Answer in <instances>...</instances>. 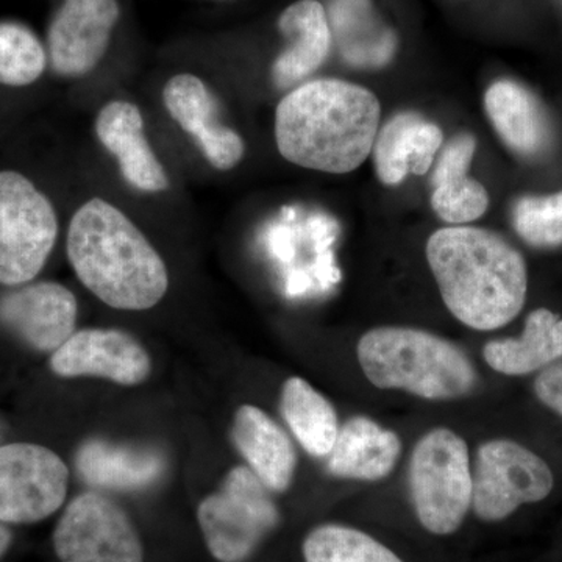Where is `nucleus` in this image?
Here are the masks:
<instances>
[{
    "instance_id": "1",
    "label": "nucleus",
    "mask_w": 562,
    "mask_h": 562,
    "mask_svg": "<svg viewBox=\"0 0 562 562\" xmlns=\"http://www.w3.org/2000/svg\"><path fill=\"white\" fill-rule=\"evenodd\" d=\"M382 106L372 91L338 79L306 81L276 111L281 157L312 171L349 173L368 160Z\"/></svg>"
},
{
    "instance_id": "2",
    "label": "nucleus",
    "mask_w": 562,
    "mask_h": 562,
    "mask_svg": "<svg viewBox=\"0 0 562 562\" xmlns=\"http://www.w3.org/2000/svg\"><path fill=\"white\" fill-rule=\"evenodd\" d=\"M427 260L443 303L465 327L497 330L522 312L527 265L497 233L469 225L441 228L428 239Z\"/></svg>"
},
{
    "instance_id": "3",
    "label": "nucleus",
    "mask_w": 562,
    "mask_h": 562,
    "mask_svg": "<svg viewBox=\"0 0 562 562\" xmlns=\"http://www.w3.org/2000/svg\"><path fill=\"white\" fill-rule=\"evenodd\" d=\"M66 250L83 286L111 308L144 312L169 290L165 261L135 222L94 198L69 222Z\"/></svg>"
},
{
    "instance_id": "4",
    "label": "nucleus",
    "mask_w": 562,
    "mask_h": 562,
    "mask_svg": "<svg viewBox=\"0 0 562 562\" xmlns=\"http://www.w3.org/2000/svg\"><path fill=\"white\" fill-rule=\"evenodd\" d=\"M357 355L366 379L379 390L452 401L471 394L479 383L476 369L460 347L417 328H373L361 336Z\"/></svg>"
},
{
    "instance_id": "5",
    "label": "nucleus",
    "mask_w": 562,
    "mask_h": 562,
    "mask_svg": "<svg viewBox=\"0 0 562 562\" xmlns=\"http://www.w3.org/2000/svg\"><path fill=\"white\" fill-rule=\"evenodd\" d=\"M469 447L449 428L422 436L409 462V494L422 527L435 536L460 530L472 509Z\"/></svg>"
},
{
    "instance_id": "6",
    "label": "nucleus",
    "mask_w": 562,
    "mask_h": 562,
    "mask_svg": "<svg viewBox=\"0 0 562 562\" xmlns=\"http://www.w3.org/2000/svg\"><path fill=\"white\" fill-rule=\"evenodd\" d=\"M198 520L214 560L246 562L276 530L280 513L271 491L249 468L238 465L228 472L220 491L203 498Z\"/></svg>"
},
{
    "instance_id": "7",
    "label": "nucleus",
    "mask_w": 562,
    "mask_h": 562,
    "mask_svg": "<svg viewBox=\"0 0 562 562\" xmlns=\"http://www.w3.org/2000/svg\"><path fill=\"white\" fill-rule=\"evenodd\" d=\"M58 238L57 211L24 173L0 171V284L35 279Z\"/></svg>"
},
{
    "instance_id": "8",
    "label": "nucleus",
    "mask_w": 562,
    "mask_h": 562,
    "mask_svg": "<svg viewBox=\"0 0 562 562\" xmlns=\"http://www.w3.org/2000/svg\"><path fill=\"white\" fill-rule=\"evenodd\" d=\"M472 509L483 522H502L522 505L542 502L553 491V472L527 447L509 439L480 446L472 473Z\"/></svg>"
},
{
    "instance_id": "9",
    "label": "nucleus",
    "mask_w": 562,
    "mask_h": 562,
    "mask_svg": "<svg viewBox=\"0 0 562 562\" xmlns=\"http://www.w3.org/2000/svg\"><path fill=\"white\" fill-rule=\"evenodd\" d=\"M61 562H144L138 531L121 505L99 492H85L65 509L54 531Z\"/></svg>"
},
{
    "instance_id": "10",
    "label": "nucleus",
    "mask_w": 562,
    "mask_h": 562,
    "mask_svg": "<svg viewBox=\"0 0 562 562\" xmlns=\"http://www.w3.org/2000/svg\"><path fill=\"white\" fill-rule=\"evenodd\" d=\"M69 471L61 458L35 443L0 447V522L35 524L61 508Z\"/></svg>"
},
{
    "instance_id": "11",
    "label": "nucleus",
    "mask_w": 562,
    "mask_h": 562,
    "mask_svg": "<svg viewBox=\"0 0 562 562\" xmlns=\"http://www.w3.org/2000/svg\"><path fill=\"white\" fill-rule=\"evenodd\" d=\"M121 20L120 0H63L47 32L50 68L81 79L103 60Z\"/></svg>"
},
{
    "instance_id": "12",
    "label": "nucleus",
    "mask_w": 562,
    "mask_h": 562,
    "mask_svg": "<svg viewBox=\"0 0 562 562\" xmlns=\"http://www.w3.org/2000/svg\"><path fill=\"white\" fill-rule=\"evenodd\" d=\"M50 369L63 379L98 376L124 386L149 379V353L133 336L111 328H87L74 333L54 351Z\"/></svg>"
},
{
    "instance_id": "13",
    "label": "nucleus",
    "mask_w": 562,
    "mask_h": 562,
    "mask_svg": "<svg viewBox=\"0 0 562 562\" xmlns=\"http://www.w3.org/2000/svg\"><path fill=\"white\" fill-rule=\"evenodd\" d=\"M162 102L181 131L192 136L203 157L217 171H231L243 160L246 144L220 120L217 103L205 81L194 74H177L162 90Z\"/></svg>"
},
{
    "instance_id": "14",
    "label": "nucleus",
    "mask_w": 562,
    "mask_h": 562,
    "mask_svg": "<svg viewBox=\"0 0 562 562\" xmlns=\"http://www.w3.org/2000/svg\"><path fill=\"white\" fill-rule=\"evenodd\" d=\"M0 322L40 351H55L76 330L77 299L60 283L40 281L0 297Z\"/></svg>"
},
{
    "instance_id": "15",
    "label": "nucleus",
    "mask_w": 562,
    "mask_h": 562,
    "mask_svg": "<svg viewBox=\"0 0 562 562\" xmlns=\"http://www.w3.org/2000/svg\"><path fill=\"white\" fill-rule=\"evenodd\" d=\"M99 143L116 158L124 180L135 190L157 194L169 188V177L144 133L143 114L127 101H111L95 117Z\"/></svg>"
},
{
    "instance_id": "16",
    "label": "nucleus",
    "mask_w": 562,
    "mask_h": 562,
    "mask_svg": "<svg viewBox=\"0 0 562 562\" xmlns=\"http://www.w3.org/2000/svg\"><path fill=\"white\" fill-rule=\"evenodd\" d=\"M442 143L443 133L435 122L412 111L394 114L373 143L376 176L386 187L402 183L409 173L425 176Z\"/></svg>"
},
{
    "instance_id": "17",
    "label": "nucleus",
    "mask_w": 562,
    "mask_h": 562,
    "mask_svg": "<svg viewBox=\"0 0 562 562\" xmlns=\"http://www.w3.org/2000/svg\"><path fill=\"white\" fill-rule=\"evenodd\" d=\"M279 31L286 46L273 61L272 79L277 87L290 88L316 72L330 54L327 11L317 0H297L280 14Z\"/></svg>"
},
{
    "instance_id": "18",
    "label": "nucleus",
    "mask_w": 562,
    "mask_h": 562,
    "mask_svg": "<svg viewBox=\"0 0 562 562\" xmlns=\"http://www.w3.org/2000/svg\"><path fill=\"white\" fill-rule=\"evenodd\" d=\"M233 442L249 469L271 492L291 486L297 468L294 443L268 413L244 405L235 414Z\"/></svg>"
},
{
    "instance_id": "19",
    "label": "nucleus",
    "mask_w": 562,
    "mask_h": 562,
    "mask_svg": "<svg viewBox=\"0 0 562 562\" xmlns=\"http://www.w3.org/2000/svg\"><path fill=\"white\" fill-rule=\"evenodd\" d=\"M475 151L476 139L471 133H461L447 144L436 162L431 205L447 224H469L490 209L486 188L469 176Z\"/></svg>"
},
{
    "instance_id": "20",
    "label": "nucleus",
    "mask_w": 562,
    "mask_h": 562,
    "mask_svg": "<svg viewBox=\"0 0 562 562\" xmlns=\"http://www.w3.org/2000/svg\"><path fill=\"white\" fill-rule=\"evenodd\" d=\"M401 453V438L394 431L369 417H351L339 428L328 472L344 480L379 482L394 471Z\"/></svg>"
},
{
    "instance_id": "21",
    "label": "nucleus",
    "mask_w": 562,
    "mask_h": 562,
    "mask_svg": "<svg viewBox=\"0 0 562 562\" xmlns=\"http://www.w3.org/2000/svg\"><path fill=\"white\" fill-rule=\"evenodd\" d=\"M484 106L503 143L522 157H538L552 140L549 117L541 103L522 85L512 80L492 83Z\"/></svg>"
},
{
    "instance_id": "22",
    "label": "nucleus",
    "mask_w": 562,
    "mask_h": 562,
    "mask_svg": "<svg viewBox=\"0 0 562 562\" xmlns=\"http://www.w3.org/2000/svg\"><path fill=\"white\" fill-rule=\"evenodd\" d=\"M327 16L344 61L362 69L390 65L397 36L376 18L371 0H331Z\"/></svg>"
},
{
    "instance_id": "23",
    "label": "nucleus",
    "mask_w": 562,
    "mask_h": 562,
    "mask_svg": "<svg viewBox=\"0 0 562 562\" xmlns=\"http://www.w3.org/2000/svg\"><path fill=\"white\" fill-rule=\"evenodd\" d=\"M484 361L503 375L520 376L542 371L562 360V319L547 308L527 317L517 339H497L483 349Z\"/></svg>"
},
{
    "instance_id": "24",
    "label": "nucleus",
    "mask_w": 562,
    "mask_h": 562,
    "mask_svg": "<svg viewBox=\"0 0 562 562\" xmlns=\"http://www.w3.org/2000/svg\"><path fill=\"white\" fill-rule=\"evenodd\" d=\"M81 479L91 486L113 491H136L160 479L165 460L149 449L88 441L77 454Z\"/></svg>"
},
{
    "instance_id": "25",
    "label": "nucleus",
    "mask_w": 562,
    "mask_h": 562,
    "mask_svg": "<svg viewBox=\"0 0 562 562\" xmlns=\"http://www.w3.org/2000/svg\"><path fill=\"white\" fill-rule=\"evenodd\" d=\"M280 409L306 453L316 458L330 454L341 427L328 398L305 380L291 376L281 390Z\"/></svg>"
},
{
    "instance_id": "26",
    "label": "nucleus",
    "mask_w": 562,
    "mask_h": 562,
    "mask_svg": "<svg viewBox=\"0 0 562 562\" xmlns=\"http://www.w3.org/2000/svg\"><path fill=\"white\" fill-rule=\"evenodd\" d=\"M305 562H405L379 539L342 524H324L306 535Z\"/></svg>"
},
{
    "instance_id": "27",
    "label": "nucleus",
    "mask_w": 562,
    "mask_h": 562,
    "mask_svg": "<svg viewBox=\"0 0 562 562\" xmlns=\"http://www.w3.org/2000/svg\"><path fill=\"white\" fill-rule=\"evenodd\" d=\"M47 61V49L31 29L0 22V85L29 87L43 77Z\"/></svg>"
},
{
    "instance_id": "28",
    "label": "nucleus",
    "mask_w": 562,
    "mask_h": 562,
    "mask_svg": "<svg viewBox=\"0 0 562 562\" xmlns=\"http://www.w3.org/2000/svg\"><path fill=\"white\" fill-rule=\"evenodd\" d=\"M513 224L532 247L562 246V191L552 195H527L516 202Z\"/></svg>"
},
{
    "instance_id": "29",
    "label": "nucleus",
    "mask_w": 562,
    "mask_h": 562,
    "mask_svg": "<svg viewBox=\"0 0 562 562\" xmlns=\"http://www.w3.org/2000/svg\"><path fill=\"white\" fill-rule=\"evenodd\" d=\"M539 402L562 417V360L542 369L535 382Z\"/></svg>"
},
{
    "instance_id": "30",
    "label": "nucleus",
    "mask_w": 562,
    "mask_h": 562,
    "mask_svg": "<svg viewBox=\"0 0 562 562\" xmlns=\"http://www.w3.org/2000/svg\"><path fill=\"white\" fill-rule=\"evenodd\" d=\"M11 542H13V535L5 524L0 522V560L9 552Z\"/></svg>"
}]
</instances>
